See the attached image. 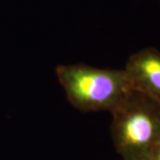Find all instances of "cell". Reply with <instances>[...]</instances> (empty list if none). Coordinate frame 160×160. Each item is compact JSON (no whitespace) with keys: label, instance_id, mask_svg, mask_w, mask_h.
<instances>
[{"label":"cell","instance_id":"1","mask_svg":"<svg viewBox=\"0 0 160 160\" xmlns=\"http://www.w3.org/2000/svg\"><path fill=\"white\" fill-rule=\"evenodd\" d=\"M55 73L68 101L82 112L112 113L132 90L124 69L78 63L59 65Z\"/></svg>","mask_w":160,"mask_h":160},{"label":"cell","instance_id":"2","mask_svg":"<svg viewBox=\"0 0 160 160\" xmlns=\"http://www.w3.org/2000/svg\"><path fill=\"white\" fill-rule=\"evenodd\" d=\"M111 134L124 160H148L160 144V104L132 90L111 113Z\"/></svg>","mask_w":160,"mask_h":160},{"label":"cell","instance_id":"3","mask_svg":"<svg viewBox=\"0 0 160 160\" xmlns=\"http://www.w3.org/2000/svg\"><path fill=\"white\" fill-rule=\"evenodd\" d=\"M132 89L160 104V52L153 47L132 54L124 69Z\"/></svg>","mask_w":160,"mask_h":160},{"label":"cell","instance_id":"4","mask_svg":"<svg viewBox=\"0 0 160 160\" xmlns=\"http://www.w3.org/2000/svg\"><path fill=\"white\" fill-rule=\"evenodd\" d=\"M148 160H160V144L155 148Z\"/></svg>","mask_w":160,"mask_h":160}]
</instances>
